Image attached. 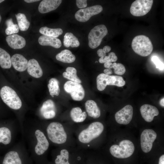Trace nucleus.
<instances>
[{"instance_id": "1", "label": "nucleus", "mask_w": 164, "mask_h": 164, "mask_svg": "<svg viewBox=\"0 0 164 164\" xmlns=\"http://www.w3.org/2000/svg\"><path fill=\"white\" fill-rule=\"evenodd\" d=\"M132 47L136 53L142 56L149 55L153 50L152 44L149 38L143 35L134 37L132 42Z\"/></svg>"}, {"instance_id": "2", "label": "nucleus", "mask_w": 164, "mask_h": 164, "mask_svg": "<svg viewBox=\"0 0 164 164\" xmlns=\"http://www.w3.org/2000/svg\"><path fill=\"white\" fill-rule=\"evenodd\" d=\"M104 128L103 124L100 122H93L80 133L79 140L83 143H88L99 137L103 132Z\"/></svg>"}, {"instance_id": "3", "label": "nucleus", "mask_w": 164, "mask_h": 164, "mask_svg": "<svg viewBox=\"0 0 164 164\" xmlns=\"http://www.w3.org/2000/svg\"><path fill=\"white\" fill-rule=\"evenodd\" d=\"M110 152L113 156L118 158L124 159L131 156L135 150L133 142L128 140L121 141L119 145H114L110 148Z\"/></svg>"}, {"instance_id": "4", "label": "nucleus", "mask_w": 164, "mask_h": 164, "mask_svg": "<svg viewBox=\"0 0 164 164\" xmlns=\"http://www.w3.org/2000/svg\"><path fill=\"white\" fill-rule=\"evenodd\" d=\"M46 132L49 139L54 143L62 144L66 141V133L63 125L59 122L51 123L47 127Z\"/></svg>"}, {"instance_id": "5", "label": "nucleus", "mask_w": 164, "mask_h": 164, "mask_svg": "<svg viewBox=\"0 0 164 164\" xmlns=\"http://www.w3.org/2000/svg\"><path fill=\"white\" fill-rule=\"evenodd\" d=\"M0 96L8 106L14 110H18L22 107V101L16 92L8 86L2 87L0 91Z\"/></svg>"}, {"instance_id": "6", "label": "nucleus", "mask_w": 164, "mask_h": 164, "mask_svg": "<svg viewBox=\"0 0 164 164\" xmlns=\"http://www.w3.org/2000/svg\"><path fill=\"white\" fill-rule=\"evenodd\" d=\"M97 88L99 91L104 90L108 85H115L121 87L124 86L125 82L123 78L116 75H110L101 73L97 77Z\"/></svg>"}, {"instance_id": "7", "label": "nucleus", "mask_w": 164, "mask_h": 164, "mask_svg": "<svg viewBox=\"0 0 164 164\" xmlns=\"http://www.w3.org/2000/svg\"><path fill=\"white\" fill-rule=\"evenodd\" d=\"M108 32L106 26L104 25L97 26L90 32L88 36V45L91 49H94L101 44L103 38Z\"/></svg>"}, {"instance_id": "8", "label": "nucleus", "mask_w": 164, "mask_h": 164, "mask_svg": "<svg viewBox=\"0 0 164 164\" xmlns=\"http://www.w3.org/2000/svg\"><path fill=\"white\" fill-rule=\"evenodd\" d=\"M153 3L152 0H136L131 5V13L135 16H144L151 10Z\"/></svg>"}, {"instance_id": "9", "label": "nucleus", "mask_w": 164, "mask_h": 164, "mask_svg": "<svg viewBox=\"0 0 164 164\" xmlns=\"http://www.w3.org/2000/svg\"><path fill=\"white\" fill-rule=\"evenodd\" d=\"M64 89L66 92L70 95L72 99L74 101H81L85 97V91L80 83L68 81L65 83Z\"/></svg>"}, {"instance_id": "10", "label": "nucleus", "mask_w": 164, "mask_h": 164, "mask_svg": "<svg viewBox=\"0 0 164 164\" xmlns=\"http://www.w3.org/2000/svg\"><path fill=\"white\" fill-rule=\"evenodd\" d=\"M157 137L155 132L152 129H145L142 132L140 136L141 148L145 153L151 150L153 143Z\"/></svg>"}, {"instance_id": "11", "label": "nucleus", "mask_w": 164, "mask_h": 164, "mask_svg": "<svg viewBox=\"0 0 164 164\" xmlns=\"http://www.w3.org/2000/svg\"><path fill=\"white\" fill-rule=\"evenodd\" d=\"M102 10L101 6L95 5L80 9L75 14V17L79 22H85L88 20L91 16L98 14Z\"/></svg>"}, {"instance_id": "12", "label": "nucleus", "mask_w": 164, "mask_h": 164, "mask_svg": "<svg viewBox=\"0 0 164 164\" xmlns=\"http://www.w3.org/2000/svg\"><path fill=\"white\" fill-rule=\"evenodd\" d=\"M133 114L132 107L130 105H127L115 113V118L118 124L127 125L131 121Z\"/></svg>"}, {"instance_id": "13", "label": "nucleus", "mask_w": 164, "mask_h": 164, "mask_svg": "<svg viewBox=\"0 0 164 164\" xmlns=\"http://www.w3.org/2000/svg\"><path fill=\"white\" fill-rule=\"evenodd\" d=\"M35 134L37 140L35 148V152L37 155H41L48 149L49 143L44 134L40 130H36Z\"/></svg>"}, {"instance_id": "14", "label": "nucleus", "mask_w": 164, "mask_h": 164, "mask_svg": "<svg viewBox=\"0 0 164 164\" xmlns=\"http://www.w3.org/2000/svg\"><path fill=\"white\" fill-rule=\"evenodd\" d=\"M140 111L143 118L148 122H151L154 117L159 114V110L155 107L147 104L141 106Z\"/></svg>"}, {"instance_id": "15", "label": "nucleus", "mask_w": 164, "mask_h": 164, "mask_svg": "<svg viewBox=\"0 0 164 164\" xmlns=\"http://www.w3.org/2000/svg\"><path fill=\"white\" fill-rule=\"evenodd\" d=\"M12 65L13 68L19 72H23L27 68L28 61L22 55L15 54L11 58Z\"/></svg>"}, {"instance_id": "16", "label": "nucleus", "mask_w": 164, "mask_h": 164, "mask_svg": "<svg viewBox=\"0 0 164 164\" xmlns=\"http://www.w3.org/2000/svg\"><path fill=\"white\" fill-rule=\"evenodd\" d=\"M6 40L9 46L14 49H20L26 45L25 39L21 36L14 34L7 36Z\"/></svg>"}, {"instance_id": "17", "label": "nucleus", "mask_w": 164, "mask_h": 164, "mask_svg": "<svg viewBox=\"0 0 164 164\" xmlns=\"http://www.w3.org/2000/svg\"><path fill=\"white\" fill-rule=\"evenodd\" d=\"M62 2L61 0H43L40 2L38 10L41 13H45L56 9Z\"/></svg>"}, {"instance_id": "18", "label": "nucleus", "mask_w": 164, "mask_h": 164, "mask_svg": "<svg viewBox=\"0 0 164 164\" xmlns=\"http://www.w3.org/2000/svg\"><path fill=\"white\" fill-rule=\"evenodd\" d=\"M27 69L29 74L34 78H40L43 75V70L38 62L34 59L29 60Z\"/></svg>"}, {"instance_id": "19", "label": "nucleus", "mask_w": 164, "mask_h": 164, "mask_svg": "<svg viewBox=\"0 0 164 164\" xmlns=\"http://www.w3.org/2000/svg\"><path fill=\"white\" fill-rule=\"evenodd\" d=\"M38 41L42 46H50L56 48H59L62 45L61 42L59 39L43 35L39 37Z\"/></svg>"}, {"instance_id": "20", "label": "nucleus", "mask_w": 164, "mask_h": 164, "mask_svg": "<svg viewBox=\"0 0 164 164\" xmlns=\"http://www.w3.org/2000/svg\"><path fill=\"white\" fill-rule=\"evenodd\" d=\"M85 106L89 116L94 118L100 117L101 111L95 101L92 100H88L85 103Z\"/></svg>"}, {"instance_id": "21", "label": "nucleus", "mask_w": 164, "mask_h": 164, "mask_svg": "<svg viewBox=\"0 0 164 164\" xmlns=\"http://www.w3.org/2000/svg\"><path fill=\"white\" fill-rule=\"evenodd\" d=\"M56 58L58 61L67 63H73L76 59L75 55L68 50H62L56 55Z\"/></svg>"}, {"instance_id": "22", "label": "nucleus", "mask_w": 164, "mask_h": 164, "mask_svg": "<svg viewBox=\"0 0 164 164\" xmlns=\"http://www.w3.org/2000/svg\"><path fill=\"white\" fill-rule=\"evenodd\" d=\"M70 114L72 120L75 122H80L84 121L87 116L86 113L83 112L79 107L73 108L71 110Z\"/></svg>"}, {"instance_id": "23", "label": "nucleus", "mask_w": 164, "mask_h": 164, "mask_svg": "<svg viewBox=\"0 0 164 164\" xmlns=\"http://www.w3.org/2000/svg\"><path fill=\"white\" fill-rule=\"evenodd\" d=\"M2 164H22L18 153L15 151H11L6 154Z\"/></svg>"}, {"instance_id": "24", "label": "nucleus", "mask_w": 164, "mask_h": 164, "mask_svg": "<svg viewBox=\"0 0 164 164\" xmlns=\"http://www.w3.org/2000/svg\"><path fill=\"white\" fill-rule=\"evenodd\" d=\"M63 45L66 47H77L80 45V42L77 38L72 33L67 32L64 36Z\"/></svg>"}, {"instance_id": "25", "label": "nucleus", "mask_w": 164, "mask_h": 164, "mask_svg": "<svg viewBox=\"0 0 164 164\" xmlns=\"http://www.w3.org/2000/svg\"><path fill=\"white\" fill-rule=\"evenodd\" d=\"M0 66L3 69H9L12 66L10 55L1 48H0Z\"/></svg>"}, {"instance_id": "26", "label": "nucleus", "mask_w": 164, "mask_h": 164, "mask_svg": "<svg viewBox=\"0 0 164 164\" xmlns=\"http://www.w3.org/2000/svg\"><path fill=\"white\" fill-rule=\"evenodd\" d=\"M63 77L70 81L81 83V80L78 77L77 75V70L74 67H68L66 70V72L63 73Z\"/></svg>"}, {"instance_id": "27", "label": "nucleus", "mask_w": 164, "mask_h": 164, "mask_svg": "<svg viewBox=\"0 0 164 164\" xmlns=\"http://www.w3.org/2000/svg\"><path fill=\"white\" fill-rule=\"evenodd\" d=\"M39 32L43 35L56 38L63 33V31L60 28L52 29L44 26L40 29Z\"/></svg>"}, {"instance_id": "28", "label": "nucleus", "mask_w": 164, "mask_h": 164, "mask_svg": "<svg viewBox=\"0 0 164 164\" xmlns=\"http://www.w3.org/2000/svg\"><path fill=\"white\" fill-rule=\"evenodd\" d=\"M59 84L58 81L55 78H51L49 80L47 86L50 94L52 97L54 95L58 96L59 94L60 90Z\"/></svg>"}, {"instance_id": "29", "label": "nucleus", "mask_w": 164, "mask_h": 164, "mask_svg": "<svg viewBox=\"0 0 164 164\" xmlns=\"http://www.w3.org/2000/svg\"><path fill=\"white\" fill-rule=\"evenodd\" d=\"M19 29L22 31H26L29 28L30 23L25 15L21 13L15 15Z\"/></svg>"}, {"instance_id": "30", "label": "nucleus", "mask_w": 164, "mask_h": 164, "mask_svg": "<svg viewBox=\"0 0 164 164\" xmlns=\"http://www.w3.org/2000/svg\"><path fill=\"white\" fill-rule=\"evenodd\" d=\"M11 140V133L10 130L5 127L0 128V143L4 145L9 144Z\"/></svg>"}, {"instance_id": "31", "label": "nucleus", "mask_w": 164, "mask_h": 164, "mask_svg": "<svg viewBox=\"0 0 164 164\" xmlns=\"http://www.w3.org/2000/svg\"><path fill=\"white\" fill-rule=\"evenodd\" d=\"M69 153L67 150L63 149L60 154L57 156L55 160L56 164H70L68 162Z\"/></svg>"}, {"instance_id": "32", "label": "nucleus", "mask_w": 164, "mask_h": 164, "mask_svg": "<svg viewBox=\"0 0 164 164\" xmlns=\"http://www.w3.org/2000/svg\"><path fill=\"white\" fill-rule=\"evenodd\" d=\"M56 108L54 102L51 99L44 101L40 108V111L41 115L43 113L52 111H56Z\"/></svg>"}, {"instance_id": "33", "label": "nucleus", "mask_w": 164, "mask_h": 164, "mask_svg": "<svg viewBox=\"0 0 164 164\" xmlns=\"http://www.w3.org/2000/svg\"><path fill=\"white\" fill-rule=\"evenodd\" d=\"M111 68L114 69L115 73L118 75H122L126 71L125 66L120 63H117L114 62L113 63H112L109 69H111Z\"/></svg>"}, {"instance_id": "34", "label": "nucleus", "mask_w": 164, "mask_h": 164, "mask_svg": "<svg viewBox=\"0 0 164 164\" xmlns=\"http://www.w3.org/2000/svg\"><path fill=\"white\" fill-rule=\"evenodd\" d=\"M118 58L115 54L113 52L108 54V56H105L101 57L99 60V62L100 63H104L107 62H115L117 60Z\"/></svg>"}, {"instance_id": "35", "label": "nucleus", "mask_w": 164, "mask_h": 164, "mask_svg": "<svg viewBox=\"0 0 164 164\" xmlns=\"http://www.w3.org/2000/svg\"><path fill=\"white\" fill-rule=\"evenodd\" d=\"M19 30L18 25L13 24L7 26V28L5 29V32L6 35H10L17 33Z\"/></svg>"}, {"instance_id": "36", "label": "nucleus", "mask_w": 164, "mask_h": 164, "mask_svg": "<svg viewBox=\"0 0 164 164\" xmlns=\"http://www.w3.org/2000/svg\"><path fill=\"white\" fill-rule=\"evenodd\" d=\"M151 60L155 64L157 68L161 70H164V63L156 56H153L151 58Z\"/></svg>"}, {"instance_id": "37", "label": "nucleus", "mask_w": 164, "mask_h": 164, "mask_svg": "<svg viewBox=\"0 0 164 164\" xmlns=\"http://www.w3.org/2000/svg\"><path fill=\"white\" fill-rule=\"evenodd\" d=\"M76 3L77 7L80 9L84 8L87 6L86 0H77Z\"/></svg>"}, {"instance_id": "38", "label": "nucleus", "mask_w": 164, "mask_h": 164, "mask_svg": "<svg viewBox=\"0 0 164 164\" xmlns=\"http://www.w3.org/2000/svg\"><path fill=\"white\" fill-rule=\"evenodd\" d=\"M56 114V111H52L43 113L42 115L46 119H51L55 117Z\"/></svg>"}, {"instance_id": "39", "label": "nucleus", "mask_w": 164, "mask_h": 164, "mask_svg": "<svg viewBox=\"0 0 164 164\" xmlns=\"http://www.w3.org/2000/svg\"><path fill=\"white\" fill-rule=\"evenodd\" d=\"M97 53L99 56L102 57L106 55V54L105 53L102 49H99L97 51Z\"/></svg>"}, {"instance_id": "40", "label": "nucleus", "mask_w": 164, "mask_h": 164, "mask_svg": "<svg viewBox=\"0 0 164 164\" xmlns=\"http://www.w3.org/2000/svg\"><path fill=\"white\" fill-rule=\"evenodd\" d=\"M111 48L110 46H104L103 49V51L105 53H108L111 50Z\"/></svg>"}, {"instance_id": "41", "label": "nucleus", "mask_w": 164, "mask_h": 164, "mask_svg": "<svg viewBox=\"0 0 164 164\" xmlns=\"http://www.w3.org/2000/svg\"><path fill=\"white\" fill-rule=\"evenodd\" d=\"M104 74L108 75H110L112 73V70L109 69H105L104 70Z\"/></svg>"}, {"instance_id": "42", "label": "nucleus", "mask_w": 164, "mask_h": 164, "mask_svg": "<svg viewBox=\"0 0 164 164\" xmlns=\"http://www.w3.org/2000/svg\"><path fill=\"white\" fill-rule=\"evenodd\" d=\"M159 164H164V155H162L159 159Z\"/></svg>"}, {"instance_id": "43", "label": "nucleus", "mask_w": 164, "mask_h": 164, "mask_svg": "<svg viewBox=\"0 0 164 164\" xmlns=\"http://www.w3.org/2000/svg\"><path fill=\"white\" fill-rule=\"evenodd\" d=\"M111 62H107L104 63V66L107 69H109L111 65L112 64Z\"/></svg>"}, {"instance_id": "44", "label": "nucleus", "mask_w": 164, "mask_h": 164, "mask_svg": "<svg viewBox=\"0 0 164 164\" xmlns=\"http://www.w3.org/2000/svg\"><path fill=\"white\" fill-rule=\"evenodd\" d=\"M25 2L27 3H32L36 2L39 1V0H25Z\"/></svg>"}, {"instance_id": "45", "label": "nucleus", "mask_w": 164, "mask_h": 164, "mask_svg": "<svg viewBox=\"0 0 164 164\" xmlns=\"http://www.w3.org/2000/svg\"><path fill=\"white\" fill-rule=\"evenodd\" d=\"M164 98H163L160 101V104L162 107H164Z\"/></svg>"}, {"instance_id": "46", "label": "nucleus", "mask_w": 164, "mask_h": 164, "mask_svg": "<svg viewBox=\"0 0 164 164\" xmlns=\"http://www.w3.org/2000/svg\"><path fill=\"white\" fill-rule=\"evenodd\" d=\"M1 20H2V17H1V15L0 14V23L1 22Z\"/></svg>"}, {"instance_id": "47", "label": "nucleus", "mask_w": 164, "mask_h": 164, "mask_svg": "<svg viewBox=\"0 0 164 164\" xmlns=\"http://www.w3.org/2000/svg\"><path fill=\"white\" fill-rule=\"evenodd\" d=\"M4 0H0V3H1L2 2L4 1Z\"/></svg>"}, {"instance_id": "48", "label": "nucleus", "mask_w": 164, "mask_h": 164, "mask_svg": "<svg viewBox=\"0 0 164 164\" xmlns=\"http://www.w3.org/2000/svg\"><path fill=\"white\" fill-rule=\"evenodd\" d=\"M97 61H96L95 63H97Z\"/></svg>"}]
</instances>
